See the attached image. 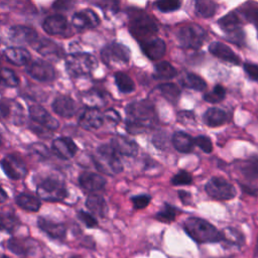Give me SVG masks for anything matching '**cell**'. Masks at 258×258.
Returning a JSON list of instances; mask_svg holds the SVG:
<instances>
[{"label":"cell","instance_id":"cell-1","mask_svg":"<svg viewBox=\"0 0 258 258\" xmlns=\"http://www.w3.org/2000/svg\"><path fill=\"white\" fill-rule=\"evenodd\" d=\"M125 111V125L130 134L144 133L152 128L157 121L154 107L147 100L130 103Z\"/></svg>","mask_w":258,"mask_h":258},{"label":"cell","instance_id":"cell-2","mask_svg":"<svg viewBox=\"0 0 258 258\" xmlns=\"http://www.w3.org/2000/svg\"><path fill=\"white\" fill-rule=\"evenodd\" d=\"M182 228L187 236L199 245L222 242V232L205 219L187 218L183 222Z\"/></svg>","mask_w":258,"mask_h":258},{"label":"cell","instance_id":"cell-3","mask_svg":"<svg viewBox=\"0 0 258 258\" xmlns=\"http://www.w3.org/2000/svg\"><path fill=\"white\" fill-rule=\"evenodd\" d=\"M97 169L108 175H115L123 170V164L118 153L110 144H102L93 157Z\"/></svg>","mask_w":258,"mask_h":258},{"label":"cell","instance_id":"cell-4","mask_svg":"<svg viewBox=\"0 0 258 258\" xmlns=\"http://www.w3.org/2000/svg\"><path fill=\"white\" fill-rule=\"evenodd\" d=\"M98 67L97 58L91 53L76 52L66 58V69L74 77L91 74Z\"/></svg>","mask_w":258,"mask_h":258},{"label":"cell","instance_id":"cell-5","mask_svg":"<svg viewBox=\"0 0 258 258\" xmlns=\"http://www.w3.org/2000/svg\"><path fill=\"white\" fill-rule=\"evenodd\" d=\"M38 197L47 202H60L67 197V188L62 180L57 177L48 176L43 178L37 185Z\"/></svg>","mask_w":258,"mask_h":258},{"label":"cell","instance_id":"cell-6","mask_svg":"<svg viewBox=\"0 0 258 258\" xmlns=\"http://www.w3.org/2000/svg\"><path fill=\"white\" fill-rule=\"evenodd\" d=\"M130 31L132 35L143 41L145 37L153 36L158 31V27L150 15L143 11H137L130 16Z\"/></svg>","mask_w":258,"mask_h":258},{"label":"cell","instance_id":"cell-7","mask_svg":"<svg viewBox=\"0 0 258 258\" xmlns=\"http://www.w3.org/2000/svg\"><path fill=\"white\" fill-rule=\"evenodd\" d=\"M179 44L184 48H200L207 38V31L198 24H189L181 27L177 34Z\"/></svg>","mask_w":258,"mask_h":258},{"label":"cell","instance_id":"cell-8","mask_svg":"<svg viewBox=\"0 0 258 258\" xmlns=\"http://www.w3.org/2000/svg\"><path fill=\"white\" fill-rule=\"evenodd\" d=\"M207 194L217 201H229L236 197L235 186L227 179L220 176H213L206 183Z\"/></svg>","mask_w":258,"mask_h":258},{"label":"cell","instance_id":"cell-9","mask_svg":"<svg viewBox=\"0 0 258 258\" xmlns=\"http://www.w3.org/2000/svg\"><path fill=\"white\" fill-rule=\"evenodd\" d=\"M130 54L129 48L119 42H111L101 50L102 60L107 66L127 63L130 59Z\"/></svg>","mask_w":258,"mask_h":258},{"label":"cell","instance_id":"cell-10","mask_svg":"<svg viewBox=\"0 0 258 258\" xmlns=\"http://www.w3.org/2000/svg\"><path fill=\"white\" fill-rule=\"evenodd\" d=\"M26 73L39 82H51L55 79L54 68L47 61L35 59L26 64Z\"/></svg>","mask_w":258,"mask_h":258},{"label":"cell","instance_id":"cell-11","mask_svg":"<svg viewBox=\"0 0 258 258\" xmlns=\"http://www.w3.org/2000/svg\"><path fill=\"white\" fill-rule=\"evenodd\" d=\"M0 164L4 173L11 179H21L27 174V167L24 161L16 154L6 155Z\"/></svg>","mask_w":258,"mask_h":258},{"label":"cell","instance_id":"cell-12","mask_svg":"<svg viewBox=\"0 0 258 258\" xmlns=\"http://www.w3.org/2000/svg\"><path fill=\"white\" fill-rule=\"evenodd\" d=\"M6 245L8 250L17 255L33 256L39 251V244L30 238H11Z\"/></svg>","mask_w":258,"mask_h":258},{"label":"cell","instance_id":"cell-13","mask_svg":"<svg viewBox=\"0 0 258 258\" xmlns=\"http://www.w3.org/2000/svg\"><path fill=\"white\" fill-rule=\"evenodd\" d=\"M8 35L11 41L18 44L32 45L37 40V32L35 29L25 25H14L10 27Z\"/></svg>","mask_w":258,"mask_h":258},{"label":"cell","instance_id":"cell-14","mask_svg":"<svg viewBox=\"0 0 258 258\" xmlns=\"http://www.w3.org/2000/svg\"><path fill=\"white\" fill-rule=\"evenodd\" d=\"M43 30L50 35H59L64 36L69 32V23L64 16L60 14L51 15L45 18L42 23Z\"/></svg>","mask_w":258,"mask_h":258},{"label":"cell","instance_id":"cell-15","mask_svg":"<svg viewBox=\"0 0 258 258\" xmlns=\"http://www.w3.org/2000/svg\"><path fill=\"white\" fill-rule=\"evenodd\" d=\"M51 149L58 158L66 160L75 156L78 147L72 138L58 137L53 140Z\"/></svg>","mask_w":258,"mask_h":258},{"label":"cell","instance_id":"cell-16","mask_svg":"<svg viewBox=\"0 0 258 258\" xmlns=\"http://www.w3.org/2000/svg\"><path fill=\"white\" fill-rule=\"evenodd\" d=\"M72 23L78 29L94 28L100 24V18L92 9H84L73 15Z\"/></svg>","mask_w":258,"mask_h":258},{"label":"cell","instance_id":"cell-17","mask_svg":"<svg viewBox=\"0 0 258 258\" xmlns=\"http://www.w3.org/2000/svg\"><path fill=\"white\" fill-rule=\"evenodd\" d=\"M140 46L143 53L151 60H156L161 58L166 51L165 42L159 37L145 39L141 41Z\"/></svg>","mask_w":258,"mask_h":258},{"label":"cell","instance_id":"cell-18","mask_svg":"<svg viewBox=\"0 0 258 258\" xmlns=\"http://www.w3.org/2000/svg\"><path fill=\"white\" fill-rule=\"evenodd\" d=\"M29 116L36 123L47 129L55 130L58 128V122L40 105H31L29 107Z\"/></svg>","mask_w":258,"mask_h":258},{"label":"cell","instance_id":"cell-19","mask_svg":"<svg viewBox=\"0 0 258 258\" xmlns=\"http://www.w3.org/2000/svg\"><path fill=\"white\" fill-rule=\"evenodd\" d=\"M104 115L98 109L88 108L81 114L79 124L86 130H94L104 124Z\"/></svg>","mask_w":258,"mask_h":258},{"label":"cell","instance_id":"cell-20","mask_svg":"<svg viewBox=\"0 0 258 258\" xmlns=\"http://www.w3.org/2000/svg\"><path fill=\"white\" fill-rule=\"evenodd\" d=\"M110 145L118 153V155L135 156L138 152V144L125 136H115L111 139Z\"/></svg>","mask_w":258,"mask_h":258},{"label":"cell","instance_id":"cell-21","mask_svg":"<svg viewBox=\"0 0 258 258\" xmlns=\"http://www.w3.org/2000/svg\"><path fill=\"white\" fill-rule=\"evenodd\" d=\"M79 182L84 189L93 192L103 189L107 183V180L101 174L91 171H84L79 177Z\"/></svg>","mask_w":258,"mask_h":258},{"label":"cell","instance_id":"cell-22","mask_svg":"<svg viewBox=\"0 0 258 258\" xmlns=\"http://www.w3.org/2000/svg\"><path fill=\"white\" fill-rule=\"evenodd\" d=\"M34 49L43 56H47L53 59L60 58L63 56V49L54 41L46 38H41L33 43Z\"/></svg>","mask_w":258,"mask_h":258},{"label":"cell","instance_id":"cell-23","mask_svg":"<svg viewBox=\"0 0 258 258\" xmlns=\"http://www.w3.org/2000/svg\"><path fill=\"white\" fill-rule=\"evenodd\" d=\"M209 51L216 57L227 61L231 62L233 64H240L241 60L239 56L225 43L220 42V41H214L209 45Z\"/></svg>","mask_w":258,"mask_h":258},{"label":"cell","instance_id":"cell-24","mask_svg":"<svg viewBox=\"0 0 258 258\" xmlns=\"http://www.w3.org/2000/svg\"><path fill=\"white\" fill-rule=\"evenodd\" d=\"M52 110L59 116L63 117V118H71L73 117L76 112H77V104L76 102L68 97V96H60V97H57L52 105Z\"/></svg>","mask_w":258,"mask_h":258},{"label":"cell","instance_id":"cell-25","mask_svg":"<svg viewBox=\"0 0 258 258\" xmlns=\"http://www.w3.org/2000/svg\"><path fill=\"white\" fill-rule=\"evenodd\" d=\"M37 225L39 229L52 239H61L66 236V227L61 223H56L45 218H38Z\"/></svg>","mask_w":258,"mask_h":258},{"label":"cell","instance_id":"cell-26","mask_svg":"<svg viewBox=\"0 0 258 258\" xmlns=\"http://www.w3.org/2000/svg\"><path fill=\"white\" fill-rule=\"evenodd\" d=\"M203 121L209 127H218L229 121V115L220 108L212 107L204 113Z\"/></svg>","mask_w":258,"mask_h":258},{"label":"cell","instance_id":"cell-27","mask_svg":"<svg viewBox=\"0 0 258 258\" xmlns=\"http://www.w3.org/2000/svg\"><path fill=\"white\" fill-rule=\"evenodd\" d=\"M171 142L173 147L178 152H181V153H189L192 151L194 147L196 146L194 138L189 134L181 131H177L173 133L171 137Z\"/></svg>","mask_w":258,"mask_h":258},{"label":"cell","instance_id":"cell-28","mask_svg":"<svg viewBox=\"0 0 258 258\" xmlns=\"http://www.w3.org/2000/svg\"><path fill=\"white\" fill-rule=\"evenodd\" d=\"M222 232V242L225 246L229 247H235V248H241L245 244V237L242 232L239 230L228 227L225 228Z\"/></svg>","mask_w":258,"mask_h":258},{"label":"cell","instance_id":"cell-29","mask_svg":"<svg viewBox=\"0 0 258 258\" xmlns=\"http://www.w3.org/2000/svg\"><path fill=\"white\" fill-rule=\"evenodd\" d=\"M5 58L15 66H25L30 61V53L22 47H8L4 50Z\"/></svg>","mask_w":258,"mask_h":258},{"label":"cell","instance_id":"cell-30","mask_svg":"<svg viewBox=\"0 0 258 258\" xmlns=\"http://www.w3.org/2000/svg\"><path fill=\"white\" fill-rule=\"evenodd\" d=\"M86 207L95 215L105 218L108 213V206L105 199L98 194H91L86 201Z\"/></svg>","mask_w":258,"mask_h":258},{"label":"cell","instance_id":"cell-31","mask_svg":"<svg viewBox=\"0 0 258 258\" xmlns=\"http://www.w3.org/2000/svg\"><path fill=\"white\" fill-rule=\"evenodd\" d=\"M177 75L176 69L168 61H159L154 66L153 78L155 80H170Z\"/></svg>","mask_w":258,"mask_h":258},{"label":"cell","instance_id":"cell-32","mask_svg":"<svg viewBox=\"0 0 258 258\" xmlns=\"http://www.w3.org/2000/svg\"><path fill=\"white\" fill-rule=\"evenodd\" d=\"M15 202L21 209L28 211V212H37L40 208V201L29 194H19L15 198Z\"/></svg>","mask_w":258,"mask_h":258},{"label":"cell","instance_id":"cell-33","mask_svg":"<svg viewBox=\"0 0 258 258\" xmlns=\"http://www.w3.org/2000/svg\"><path fill=\"white\" fill-rule=\"evenodd\" d=\"M179 83L184 88L191 89V90L199 91V92H202L207 89L206 81L194 73L185 74L184 77L179 81Z\"/></svg>","mask_w":258,"mask_h":258},{"label":"cell","instance_id":"cell-34","mask_svg":"<svg viewBox=\"0 0 258 258\" xmlns=\"http://www.w3.org/2000/svg\"><path fill=\"white\" fill-rule=\"evenodd\" d=\"M218 24L225 31L226 34L242 28L240 26L239 16L236 14L235 11H231L227 13L225 16H223L222 18H220L218 20Z\"/></svg>","mask_w":258,"mask_h":258},{"label":"cell","instance_id":"cell-35","mask_svg":"<svg viewBox=\"0 0 258 258\" xmlns=\"http://www.w3.org/2000/svg\"><path fill=\"white\" fill-rule=\"evenodd\" d=\"M218 5L212 0H198L195 3V12L203 18H210L217 12Z\"/></svg>","mask_w":258,"mask_h":258},{"label":"cell","instance_id":"cell-36","mask_svg":"<svg viewBox=\"0 0 258 258\" xmlns=\"http://www.w3.org/2000/svg\"><path fill=\"white\" fill-rule=\"evenodd\" d=\"M240 171L242 175L250 180L258 179V157H251L245 161H243L240 165Z\"/></svg>","mask_w":258,"mask_h":258},{"label":"cell","instance_id":"cell-37","mask_svg":"<svg viewBox=\"0 0 258 258\" xmlns=\"http://www.w3.org/2000/svg\"><path fill=\"white\" fill-rule=\"evenodd\" d=\"M160 92V94L165 98L168 102L175 104L180 96V89L172 83H163L157 86V88Z\"/></svg>","mask_w":258,"mask_h":258},{"label":"cell","instance_id":"cell-38","mask_svg":"<svg viewBox=\"0 0 258 258\" xmlns=\"http://www.w3.org/2000/svg\"><path fill=\"white\" fill-rule=\"evenodd\" d=\"M116 86L118 87L119 91L124 94L132 93L135 89V85L133 80L123 72H117L114 75Z\"/></svg>","mask_w":258,"mask_h":258},{"label":"cell","instance_id":"cell-39","mask_svg":"<svg viewBox=\"0 0 258 258\" xmlns=\"http://www.w3.org/2000/svg\"><path fill=\"white\" fill-rule=\"evenodd\" d=\"M239 12L247 21L253 23L258 29V3L247 2L239 8Z\"/></svg>","mask_w":258,"mask_h":258},{"label":"cell","instance_id":"cell-40","mask_svg":"<svg viewBox=\"0 0 258 258\" xmlns=\"http://www.w3.org/2000/svg\"><path fill=\"white\" fill-rule=\"evenodd\" d=\"M178 213H179V210L177 208H175L167 203H164L163 207L160 209V211L156 213L155 219L161 223L170 224L171 222H173L175 220Z\"/></svg>","mask_w":258,"mask_h":258},{"label":"cell","instance_id":"cell-41","mask_svg":"<svg viewBox=\"0 0 258 258\" xmlns=\"http://www.w3.org/2000/svg\"><path fill=\"white\" fill-rule=\"evenodd\" d=\"M19 85V79L17 75L10 69H0V86L7 88H15Z\"/></svg>","mask_w":258,"mask_h":258},{"label":"cell","instance_id":"cell-42","mask_svg":"<svg viewBox=\"0 0 258 258\" xmlns=\"http://www.w3.org/2000/svg\"><path fill=\"white\" fill-rule=\"evenodd\" d=\"M19 225V220L11 213L0 214V229L7 232L14 231Z\"/></svg>","mask_w":258,"mask_h":258},{"label":"cell","instance_id":"cell-43","mask_svg":"<svg viewBox=\"0 0 258 258\" xmlns=\"http://www.w3.org/2000/svg\"><path fill=\"white\" fill-rule=\"evenodd\" d=\"M225 96H226L225 88L222 85H216L211 92L204 95V100L209 103L216 104L223 101Z\"/></svg>","mask_w":258,"mask_h":258},{"label":"cell","instance_id":"cell-44","mask_svg":"<svg viewBox=\"0 0 258 258\" xmlns=\"http://www.w3.org/2000/svg\"><path fill=\"white\" fill-rule=\"evenodd\" d=\"M103 97L99 92L96 91H91L88 92L84 97H83V101L85 104H87V106H89V108H93V109H97L96 107H100L103 104Z\"/></svg>","mask_w":258,"mask_h":258},{"label":"cell","instance_id":"cell-45","mask_svg":"<svg viewBox=\"0 0 258 258\" xmlns=\"http://www.w3.org/2000/svg\"><path fill=\"white\" fill-rule=\"evenodd\" d=\"M181 5L180 1L177 0H160L155 2V6L161 12H172L179 9Z\"/></svg>","mask_w":258,"mask_h":258},{"label":"cell","instance_id":"cell-46","mask_svg":"<svg viewBox=\"0 0 258 258\" xmlns=\"http://www.w3.org/2000/svg\"><path fill=\"white\" fill-rule=\"evenodd\" d=\"M170 182L172 185H187L192 182V176L186 170H179L171 177Z\"/></svg>","mask_w":258,"mask_h":258},{"label":"cell","instance_id":"cell-47","mask_svg":"<svg viewBox=\"0 0 258 258\" xmlns=\"http://www.w3.org/2000/svg\"><path fill=\"white\" fill-rule=\"evenodd\" d=\"M194 140H195V145L200 147L204 152L211 153L213 151V143L209 136L199 135L196 138H194Z\"/></svg>","mask_w":258,"mask_h":258},{"label":"cell","instance_id":"cell-48","mask_svg":"<svg viewBox=\"0 0 258 258\" xmlns=\"http://www.w3.org/2000/svg\"><path fill=\"white\" fill-rule=\"evenodd\" d=\"M151 201V197L149 195H138L131 198V202L135 210H142L146 208Z\"/></svg>","mask_w":258,"mask_h":258},{"label":"cell","instance_id":"cell-49","mask_svg":"<svg viewBox=\"0 0 258 258\" xmlns=\"http://www.w3.org/2000/svg\"><path fill=\"white\" fill-rule=\"evenodd\" d=\"M78 217L85 224L87 228H96L98 226L97 219L90 213H87L85 211H80L78 213Z\"/></svg>","mask_w":258,"mask_h":258},{"label":"cell","instance_id":"cell-50","mask_svg":"<svg viewBox=\"0 0 258 258\" xmlns=\"http://www.w3.org/2000/svg\"><path fill=\"white\" fill-rule=\"evenodd\" d=\"M226 37L229 41L239 45V46H243L244 45V39H245V34H244V31L242 28L238 29V30H235L233 32H230V33H227L226 34Z\"/></svg>","mask_w":258,"mask_h":258},{"label":"cell","instance_id":"cell-51","mask_svg":"<svg viewBox=\"0 0 258 258\" xmlns=\"http://www.w3.org/2000/svg\"><path fill=\"white\" fill-rule=\"evenodd\" d=\"M166 133L163 131H159L157 133H155L153 135L152 138V143L154 144V146L158 149H164L166 148V144H167V137H166Z\"/></svg>","mask_w":258,"mask_h":258},{"label":"cell","instance_id":"cell-52","mask_svg":"<svg viewBox=\"0 0 258 258\" xmlns=\"http://www.w3.org/2000/svg\"><path fill=\"white\" fill-rule=\"evenodd\" d=\"M243 69L251 80L258 81V64L252 62H245L243 64Z\"/></svg>","mask_w":258,"mask_h":258},{"label":"cell","instance_id":"cell-53","mask_svg":"<svg viewBox=\"0 0 258 258\" xmlns=\"http://www.w3.org/2000/svg\"><path fill=\"white\" fill-rule=\"evenodd\" d=\"M177 120L182 124H189L195 121V114L191 111H180L177 114Z\"/></svg>","mask_w":258,"mask_h":258},{"label":"cell","instance_id":"cell-54","mask_svg":"<svg viewBox=\"0 0 258 258\" xmlns=\"http://www.w3.org/2000/svg\"><path fill=\"white\" fill-rule=\"evenodd\" d=\"M178 194V198L180 200V202L184 205V206H189L191 205V202H192V198H191V194L186 191V190H183V189H179L177 191Z\"/></svg>","mask_w":258,"mask_h":258},{"label":"cell","instance_id":"cell-55","mask_svg":"<svg viewBox=\"0 0 258 258\" xmlns=\"http://www.w3.org/2000/svg\"><path fill=\"white\" fill-rule=\"evenodd\" d=\"M104 118L108 119L111 122L114 123H119L121 120V117L119 115V113L117 111H115L114 109H109L106 111V113L104 114Z\"/></svg>","mask_w":258,"mask_h":258},{"label":"cell","instance_id":"cell-56","mask_svg":"<svg viewBox=\"0 0 258 258\" xmlns=\"http://www.w3.org/2000/svg\"><path fill=\"white\" fill-rule=\"evenodd\" d=\"M240 184H241V188L244 192H246L250 196H257L258 195V187L246 185V184H243V183H240Z\"/></svg>","mask_w":258,"mask_h":258},{"label":"cell","instance_id":"cell-57","mask_svg":"<svg viewBox=\"0 0 258 258\" xmlns=\"http://www.w3.org/2000/svg\"><path fill=\"white\" fill-rule=\"evenodd\" d=\"M9 112H10V109H9L8 104L0 101V118L7 117L9 115Z\"/></svg>","mask_w":258,"mask_h":258},{"label":"cell","instance_id":"cell-58","mask_svg":"<svg viewBox=\"0 0 258 258\" xmlns=\"http://www.w3.org/2000/svg\"><path fill=\"white\" fill-rule=\"evenodd\" d=\"M8 199V196L6 194V191L3 189V187L0 185V203H4L6 202Z\"/></svg>","mask_w":258,"mask_h":258},{"label":"cell","instance_id":"cell-59","mask_svg":"<svg viewBox=\"0 0 258 258\" xmlns=\"http://www.w3.org/2000/svg\"><path fill=\"white\" fill-rule=\"evenodd\" d=\"M253 257L254 258H258V235H257L255 246H254V250H253Z\"/></svg>","mask_w":258,"mask_h":258},{"label":"cell","instance_id":"cell-60","mask_svg":"<svg viewBox=\"0 0 258 258\" xmlns=\"http://www.w3.org/2000/svg\"><path fill=\"white\" fill-rule=\"evenodd\" d=\"M0 258H10V257H8L6 255H3V254H0Z\"/></svg>","mask_w":258,"mask_h":258},{"label":"cell","instance_id":"cell-61","mask_svg":"<svg viewBox=\"0 0 258 258\" xmlns=\"http://www.w3.org/2000/svg\"><path fill=\"white\" fill-rule=\"evenodd\" d=\"M1 143H2V136H1V134H0V145H1Z\"/></svg>","mask_w":258,"mask_h":258},{"label":"cell","instance_id":"cell-62","mask_svg":"<svg viewBox=\"0 0 258 258\" xmlns=\"http://www.w3.org/2000/svg\"><path fill=\"white\" fill-rule=\"evenodd\" d=\"M215 258H231V257H215Z\"/></svg>","mask_w":258,"mask_h":258},{"label":"cell","instance_id":"cell-63","mask_svg":"<svg viewBox=\"0 0 258 258\" xmlns=\"http://www.w3.org/2000/svg\"><path fill=\"white\" fill-rule=\"evenodd\" d=\"M71 258H79V257H78V256H72Z\"/></svg>","mask_w":258,"mask_h":258},{"label":"cell","instance_id":"cell-64","mask_svg":"<svg viewBox=\"0 0 258 258\" xmlns=\"http://www.w3.org/2000/svg\"><path fill=\"white\" fill-rule=\"evenodd\" d=\"M0 42H1V37H0Z\"/></svg>","mask_w":258,"mask_h":258}]
</instances>
